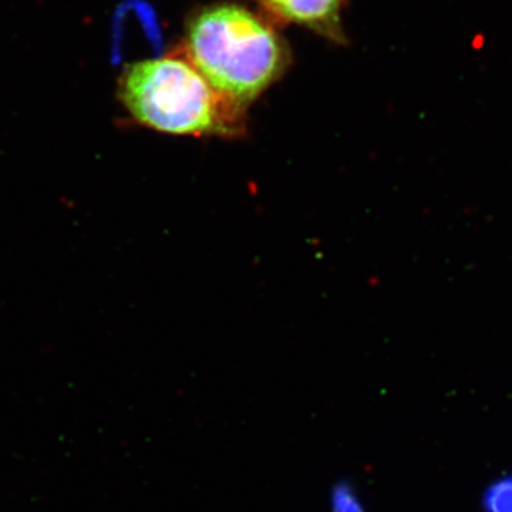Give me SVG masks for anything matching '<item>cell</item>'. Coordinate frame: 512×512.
Returning a JSON list of instances; mask_svg holds the SVG:
<instances>
[{"label": "cell", "instance_id": "7a4b0ae2", "mask_svg": "<svg viewBox=\"0 0 512 512\" xmlns=\"http://www.w3.org/2000/svg\"><path fill=\"white\" fill-rule=\"evenodd\" d=\"M117 99L140 126L173 136L237 137L245 126V111L181 57L128 64L117 83Z\"/></svg>", "mask_w": 512, "mask_h": 512}, {"label": "cell", "instance_id": "5b68a950", "mask_svg": "<svg viewBox=\"0 0 512 512\" xmlns=\"http://www.w3.org/2000/svg\"><path fill=\"white\" fill-rule=\"evenodd\" d=\"M335 511L363 512L360 505L356 503L355 498L352 497V494L348 493L346 490L339 491L338 495H336Z\"/></svg>", "mask_w": 512, "mask_h": 512}, {"label": "cell", "instance_id": "6da1fadb", "mask_svg": "<svg viewBox=\"0 0 512 512\" xmlns=\"http://www.w3.org/2000/svg\"><path fill=\"white\" fill-rule=\"evenodd\" d=\"M185 45L188 62L242 111L281 77L288 62L275 30L237 5L197 13L188 25Z\"/></svg>", "mask_w": 512, "mask_h": 512}, {"label": "cell", "instance_id": "3957f363", "mask_svg": "<svg viewBox=\"0 0 512 512\" xmlns=\"http://www.w3.org/2000/svg\"><path fill=\"white\" fill-rule=\"evenodd\" d=\"M279 18L298 23L328 37L333 42L345 40L342 30V0H259Z\"/></svg>", "mask_w": 512, "mask_h": 512}, {"label": "cell", "instance_id": "277c9868", "mask_svg": "<svg viewBox=\"0 0 512 512\" xmlns=\"http://www.w3.org/2000/svg\"><path fill=\"white\" fill-rule=\"evenodd\" d=\"M480 507L483 512H512V473L488 483L481 493Z\"/></svg>", "mask_w": 512, "mask_h": 512}]
</instances>
